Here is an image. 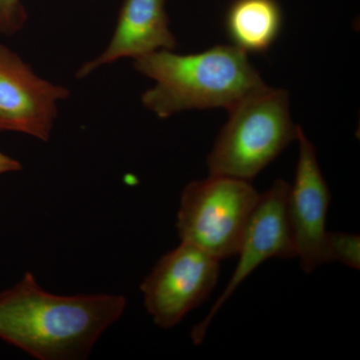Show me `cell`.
<instances>
[{
	"label": "cell",
	"instance_id": "cell-1",
	"mask_svg": "<svg viewBox=\"0 0 360 360\" xmlns=\"http://www.w3.org/2000/svg\"><path fill=\"white\" fill-rule=\"evenodd\" d=\"M125 307L122 295H53L26 272L0 293V338L33 359H85Z\"/></svg>",
	"mask_w": 360,
	"mask_h": 360
},
{
	"label": "cell",
	"instance_id": "cell-2",
	"mask_svg": "<svg viewBox=\"0 0 360 360\" xmlns=\"http://www.w3.org/2000/svg\"><path fill=\"white\" fill-rule=\"evenodd\" d=\"M134 68L156 82L142 94L141 103L160 118L186 110L229 111L266 85L248 54L231 44L193 54L160 49L135 59Z\"/></svg>",
	"mask_w": 360,
	"mask_h": 360
},
{
	"label": "cell",
	"instance_id": "cell-3",
	"mask_svg": "<svg viewBox=\"0 0 360 360\" xmlns=\"http://www.w3.org/2000/svg\"><path fill=\"white\" fill-rule=\"evenodd\" d=\"M207 156L210 175L250 181L295 141L302 127L291 120L290 94L264 85L229 110Z\"/></svg>",
	"mask_w": 360,
	"mask_h": 360
},
{
	"label": "cell",
	"instance_id": "cell-4",
	"mask_svg": "<svg viewBox=\"0 0 360 360\" xmlns=\"http://www.w3.org/2000/svg\"><path fill=\"white\" fill-rule=\"evenodd\" d=\"M259 198L246 180L210 175L191 181L180 196L176 221L180 241L219 260L238 255Z\"/></svg>",
	"mask_w": 360,
	"mask_h": 360
},
{
	"label": "cell",
	"instance_id": "cell-5",
	"mask_svg": "<svg viewBox=\"0 0 360 360\" xmlns=\"http://www.w3.org/2000/svg\"><path fill=\"white\" fill-rule=\"evenodd\" d=\"M220 260L181 243L156 262L142 281L144 305L156 326L174 328L207 300L219 281Z\"/></svg>",
	"mask_w": 360,
	"mask_h": 360
},
{
	"label": "cell",
	"instance_id": "cell-6",
	"mask_svg": "<svg viewBox=\"0 0 360 360\" xmlns=\"http://www.w3.org/2000/svg\"><path fill=\"white\" fill-rule=\"evenodd\" d=\"M290 187V184L285 180L277 179L269 191L260 194L239 246L236 255L239 257L238 262L231 281L203 321L191 330L194 345H200L203 342L215 315L241 283L260 264L269 258L290 259L296 257L288 212Z\"/></svg>",
	"mask_w": 360,
	"mask_h": 360
},
{
	"label": "cell",
	"instance_id": "cell-7",
	"mask_svg": "<svg viewBox=\"0 0 360 360\" xmlns=\"http://www.w3.org/2000/svg\"><path fill=\"white\" fill-rule=\"evenodd\" d=\"M68 90L42 79L0 44V131H18L47 141L58 117V104Z\"/></svg>",
	"mask_w": 360,
	"mask_h": 360
},
{
	"label": "cell",
	"instance_id": "cell-8",
	"mask_svg": "<svg viewBox=\"0 0 360 360\" xmlns=\"http://www.w3.org/2000/svg\"><path fill=\"white\" fill-rule=\"evenodd\" d=\"M297 167L288 193L291 234L303 271L311 274L326 264V215L330 191L321 174L316 149L300 129Z\"/></svg>",
	"mask_w": 360,
	"mask_h": 360
},
{
	"label": "cell",
	"instance_id": "cell-9",
	"mask_svg": "<svg viewBox=\"0 0 360 360\" xmlns=\"http://www.w3.org/2000/svg\"><path fill=\"white\" fill-rule=\"evenodd\" d=\"M167 0H124L117 25L105 51L79 68L84 78L103 65L122 58H141L160 49L174 51L177 41L169 30Z\"/></svg>",
	"mask_w": 360,
	"mask_h": 360
},
{
	"label": "cell",
	"instance_id": "cell-10",
	"mask_svg": "<svg viewBox=\"0 0 360 360\" xmlns=\"http://www.w3.org/2000/svg\"><path fill=\"white\" fill-rule=\"evenodd\" d=\"M225 32L231 45L245 53H265L276 44L283 26L277 0H233L225 14Z\"/></svg>",
	"mask_w": 360,
	"mask_h": 360
},
{
	"label": "cell",
	"instance_id": "cell-11",
	"mask_svg": "<svg viewBox=\"0 0 360 360\" xmlns=\"http://www.w3.org/2000/svg\"><path fill=\"white\" fill-rule=\"evenodd\" d=\"M340 262L350 269H360V238L359 234L328 231L326 238V264Z\"/></svg>",
	"mask_w": 360,
	"mask_h": 360
},
{
	"label": "cell",
	"instance_id": "cell-12",
	"mask_svg": "<svg viewBox=\"0 0 360 360\" xmlns=\"http://www.w3.org/2000/svg\"><path fill=\"white\" fill-rule=\"evenodd\" d=\"M27 13L21 0H0V34H15L25 26Z\"/></svg>",
	"mask_w": 360,
	"mask_h": 360
},
{
	"label": "cell",
	"instance_id": "cell-13",
	"mask_svg": "<svg viewBox=\"0 0 360 360\" xmlns=\"http://www.w3.org/2000/svg\"><path fill=\"white\" fill-rule=\"evenodd\" d=\"M22 165L20 161L14 160L11 156L4 155L0 151V175L9 174V172H20Z\"/></svg>",
	"mask_w": 360,
	"mask_h": 360
}]
</instances>
